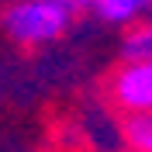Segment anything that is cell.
Returning <instances> with one entry per match:
<instances>
[{"mask_svg": "<svg viewBox=\"0 0 152 152\" xmlns=\"http://www.w3.org/2000/svg\"><path fill=\"white\" fill-rule=\"evenodd\" d=\"M124 138L138 152H152V114H132L124 121Z\"/></svg>", "mask_w": 152, "mask_h": 152, "instance_id": "5", "label": "cell"}, {"mask_svg": "<svg viewBox=\"0 0 152 152\" xmlns=\"http://www.w3.org/2000/svg\"><path fill=\"white\" fill-rule=\"evenodd\" d=\"M121 52H124V62H152V24L135 28L124 38Z\"/></svg>", "mask_w": 152, "mask_h": 152, "instance_id": "4", "label": "cell"}, {"mask_svg": "<svg viewBox=\"0 0 152 152\" xmlns=\"http://www.w3.org/2000/svg\"><path fill=\"white\" fill-rule=\"evenodd\" d=\"M66 7H73V10H80V7H97L100 0H62Z\"/></svg>", "mask_w": 152, "mask_h": 152, "instance_id": "6", "label": "cell"}, {"mask_svg": "<svg viewBox=\"0 0 152 152\" xmlns=\"http://www.w3.org/2000/svg\"><path fill=\"white\" fill-rule=\"evenodd\" d=\"M94 10L111 24H128L138 14H152V0H100Z\"/></svg>", "mask_w": 152, "mask_h": 152, "instance_id": "3", "label": "cell"}, {"mask_svg": "<svg viewBox=\"0 0 152 152\" xmlns=\"http://www.w3.org/2000/svg\"><path fill=\"white\" fill-rule=\"evenodd\" d=\"M114 97L132 114H152V62H128L114 76Z\"/></svg>", "mask_w": 152, "mask_h": 152, "instance_id": "2", "label": "cell"}, {"mask_svg": "<svg viewBox=\"0 0 152 152\" xmlns=\"http://www.w3.org/2000/svg\"><path fill=\"white\" fill-rule=\"evenodd\" d=\"M73 24V7L62 0H18L4 14V28L21 45H45Z\"/></svg>", "mask_w": 152, "mask_h": 152, "instance_id": "1", "label": "cell"}]
</instances>
